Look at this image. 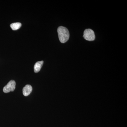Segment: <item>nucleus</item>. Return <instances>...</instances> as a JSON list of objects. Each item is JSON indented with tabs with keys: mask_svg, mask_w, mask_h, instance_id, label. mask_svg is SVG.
<instances>
[{
	"mask_svg": "<svg viewBox=\"0 0 127 127\" xmlns=\"http://www.w3.org/2000/svg\"><path fill=\"white\" fill-rule=\"evenodd\" d=\"M83 36L84 39L89 41H93L95 39L94 32L90 29H86L84 31Z\"/></svg>",
	"mask_w": 127,
	"mask_h": 127,
	"instance_id": "nucleus-2",
	"label": "nucleus"
},
{
	"mask_svg": "<svg viewBox=\"0 0 127 127\" xmlns=\"http://www.w3.org/2000/svg\"><path fill=\"white\" fill-rule=\"evenodd\" d=\"M16 88V82L14 80H11L9 82L6 86L3 89V92L5 93H8L13 92Z\"/></svg>",
	"mask_w": 127,
	"mask_h": 127,
	"instance_id": "nucleus-3",
	"label": "nucleus"
},
{
	"mask_svg": "<svg viewBox=\"0 0 127 127\" xmlns=\"http://www.w3.org/2000/svg\"><path fill=\"white\" fill-rule=\"evenodd\" d=\"M58 33L60 42L65 43L68 40L70 37V33L66 28L60 26L58 28Z\"/></svg>",
	"mask_w": 127,
	"mask_h": 127,
	"instance_id": "nucleus-1",
	"label": "nucleus"
},
{
	"mask_svg": "<svg viewBox=\"0 0 127 127\" xmlns=\"http://www.w3.org/2000/svg\"><path fill=\"white\" fill-rule=\"evenodd\" d=\"M32 87L30 85H27L23 89V94L25 96H27L30 95L32 91Z\"/></svg>",
	"mask_w": 127,
	"mask_h": 127,
	"instance_id": "nucleus-4",
	"label": "nucleus"
},
{
	"mask_svg": "<svg viewBox=\"0 0 127 127\" xmlns=\"http://www.w3.org/2000/svg\"><path fill=\"white\" fill-rule=\"evenodd\" d=\"M21 23L19 22H16V23H12L11 24L10 26L12 30L15 31L20 29L21 27Z\"/></svg>",
	"mask_w": 127,
	"mask_h": 127,
	"instance_id": "nucleus-6",
	"label": "nucleus"
},
{
	"mask_svg": "<svg viewBox=\"0 0 127 127\" xmlns=\"http://www.w3.org/2000/svg\"><path fill=\"white\" fill-rule=\"evenodd\" d=\"M43 63V61L37 62L34 66V71L35 73L39 72L40 70Z\"/></svg>",
	"mask_w": 127,
	"mask_h": 127,
	"instance_id": "nucleus-5",
	"label": "nucleus"
}]
</instances>
